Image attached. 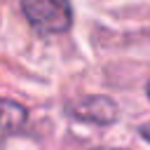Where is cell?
Masks as SVG:
<instances>
[{
  "label": "cell",
  "instance_id": "cell-1",
  "mask_svg": "<svg viewBox=\"0 0 150 150\" xmlns=\"http://www.w3.org/2000/svg\"><path fill=\"white\" fill-rule=\"evenodd\" d=\"M23 16L42 35H59L73 26V7L68 0H21Z\"/></svg>",
  "mask_w": 150,
  "mask_h": 150
},
{
  "label": "cell",
  "instance_id": "cell-2",
  "mask_svg": "<svg viewBox=\"0 0 150 150\" xmlns=\"http://www.w3.org/2000/svg\"><path fill=\"white\" fill-rule=\"evenodd\" d=\"M68 115L82 122H94V124H110L117 120V103L105 98V96H87L68 105Z\"/></svg>",
  "mask_w": 150,
  "mask_h": 150
},
{
  "label": "cell",
  "instance_id": "cell-3",
  "mask_svg": "<svg viewBox=\"0 0 150 150\" xmlns=\"http://www.w3.org/2000/svg\"><path fill=\"white\" fill-rule=\"evenodd\" d=\"M28 110L9 98H0V134H16L26 127Z\"/></svg>",
  "mask_w": 150,
  "mask_h": 150
},
{
  "label": "cell",
  "instance_id": "cell-4",
  "mask_svg": "<svg viewBox=\"0 0 150 150\" xmlns=\"http://www.w3.org/2000/svg\"><path fill=\"white\" fill-rule=\"evenodd\" d=\"M138 131H141V136H143V138H145V141L150 143V122H145V124H141V129H138Z\"/></svg>",
  "mask_w": 150,
  "mask_h": 150
},
{
  "label": "cell",
  "instance_id": "cell-5",
  "mask_svg": "<svg viewBox=\"0 0 150 150\" xmlns=\"http://www.w3.org/2000/svg\"><path fill=\"white\" fill-rule=\"evenodd\" d=\"M148 96H150V84H148Z\"/></svg>",
  "mask_w": 150,
  "mask_h": 150
}]
</instances>
